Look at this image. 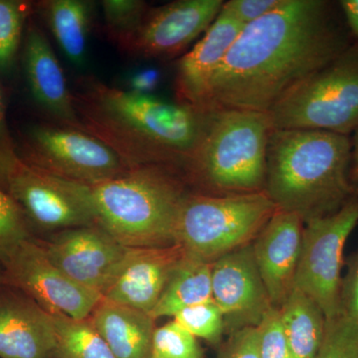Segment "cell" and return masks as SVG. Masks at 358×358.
Listing matches in <instances>:
<instances>
[{
	"instance_id": "6da1fadb",
	"label": "cell",
	"mask_w": 358,
	"mask_h": 358,
	"mask_svg": "<svg viewBox=\"0 0 358 358\" xmlns=\"http://www.w3.org/2000/svg\"><path fill=\"white\" fill-rule=\"evenodd\" d=\"M350 44L331 1L282 0L244 26L212 78L201 110L270 113Z\"/></svg>"
},
{
	"instance_id": "7a4b0ae2",
	"label": "cell",
	"mask_w": 358,
	"mask_h": 358,
	"mask_svg": "<svg viewBox=\"0 0 358 358\" xmlns=\"http://www.w3.org/2000/svg\"><path fill=\"white\" fill-rule=\"evenodd\" d=\"M73 103L84 131L112 148L131 169H183L208 124L210 112L147 94L80 80Z\"/></svg>"
},
{
	"instance_id": "3957f363",
	"label": "cell",
	"mask_w": 358,
	"mask_h": 358,
	"mask_svg": "<svg viewBox=\"0 0 358 358\" xmlns=\"http://www.w3.org/2000/svg\"><path fill=\"white\" fill-rule=\"evenodd\" d=\"M352 138L317 129H273L265 192L303 222L336 213L358 192L350 179Z\"/></svg>"
},
{
	"instance_id": "277c9868",
	"label": "cell",
	"mask_w": 358,
	"mask_h": 358,
	"mask_svg": "<svg viewBox=\"0 0 358 358\" xmlns=\"http://www.w3.org/2000/svg\"><path fill=\"white\" fill-rule=\"evenodd\" d=\"M176 169L145 166L94 185L65 181L94 224L129 248L176 244V219L186 195Z\"/></svg>"
},
{
	"instance_id": "5b68a950",
	"label": "cell",
	"mask_w": 358,
	"mask_h": 358,
	"mask_svg": "<svg viewBox=\"0 0 358 358\" xmlns=\"http://www.w3.org/2000/svg\"><path fill=\"white\" fill-rule=\"evenodd\" d=\"M272 131L268 113L213 110L201 140L183 169L195 180L218 192H265Z\"/></svg>"
},
{
	"instance_id": "8992f818",
	"label": "cell",
	"mask_w": 358,
	"mask_h": 358,
	"mask_svg": "<svg viewBox=\"0 0 358 358\" xmlns=\"http://www.w3.org/2000/svg\"><path fill=\"white\" fill-rule=\"evenodd\" d=\"M277 209L266 192L187 194L179 209L174 239L188 255L213 263L248 245Z\"/></svg>"
},
{
	"instance_id": "52a82bcc",
	"label": "cell",
	"mask_w": 358,
	"mask_h": 358,
	"mask_svg": "<svg viewBox=\"0 0 358 358\" xmlns=\"http://www.w3.org/2000/svg\"><path fill=\"white\" fill-rule=\"evenodd\" d=\"M273 129L350 136L358 128V41L289 92L270 113Z\"/></svg>"
},
{
	"instance_id": "ba28073f",
	"label": "cell",
	"mask_w": 358,
	"mask_h": 358,
	"mask_svg": "<svg viewBox=\"0 0 358 358\" xmlns=\"http://www.w3.org/2000/svg\"><path fill=\"white\" fill-rule=\"evenodd\" d=\"M294 289L319 305L327 320L341 312L343 249L358 223V193L336 213L306 221Z\"/></svg>"
},
{
	"instance_id": "9c48e42d",
	"label": "cell",
	"mask_w": 358,
	"mask_h": 358,
	"mask_svg": "<svg viewBox=\"0 0 358 358\" xmlns=\"http://www.w3.org/2000/svg\"><path fill=\"white\" fill-rule=\"evenodd\" d=\"M25 162L56 178L84 185H99L131 169L112 148L82 129L33 126L26 138Z\"/></svg>"
},
{
	"instance_id": "30bf717a",
	"label": "cell",
	"mask_w": 358,
	"mask_h": 358,
	"mask_svg": "<svg viewBox=\"0 0 358 358\" xmlns=\"http://www.w3.org/2000/svg\"><path fill=\"white\" fill-rule=\"evenodd\" d=\"M3 284L20 289L50 313L88 319L102 296L80 286L49 260L36 238L23 240L0 260Z\"/></svg>"
},
{
	"instance_id": "8fae6325",
	"label": "cell",
	"mask_w": 358,
	"mask_h": 358,
	"mask_svg": "<svg viewBox=\"0 0 358 358\" xmlns=\"http://www.w3.org/2000/svg\"><path fill=\"white\" fill-rule=\"evenodd\" d=\"M37 240L54 266L102 298L129 250L96 225L57 231L48 239Z\"/></svg>"
},
{
	"instance_id": "7c38bea8",
	"label": "cell",
	"mask_w": 358,
	"mask_h": 358,
	"mask_svg": "<svg viewBox=\"0 0 358 358\" xmlns=\"http://www.w3.org/2000/svg\"><path fill=\"white\" fill-rule=\"evenodd\" d=\"M223 4L222 0H178L150 8L121 49L143 58L176 57L206 32Z\"/></svg>"
},
{
	"instance_id": "4fadbf2b",
	"label": "cell",
	"mask_w": 358,
	"mask_h": 358,
	"mask_svg": "<svg viewBox=\"0 0 358 358\" xmlns=\"http://www.w3.org/2000/svg\"><path fill=\"white\" fill-rule=\"evenodd\" d=\"M20 207L28 222L57 231L95 225L83 203L63 179L21 159L0 186Z\"/></svg>"
},
{
	"instance_id": "5bb4252c",
	"label": "cell",
	"mask_w": 358,
	"mask_h": 358,
	"mask_svg": "<svg viewBox=\"0 0 358 358\" xmlns=\"http://www.w3.org/2000/svg\"><path fill=\"white\" fill-rule=\"evenodd\" d=\"M212 300L231 331L258 327L273 308L252 245L225 254L212 263Z\"/></svg>"
},
{
	"instance_id": "9a60e30c",
	"label": "cell",
	"mask_w": 358,
	"mask_h": 358,
	"mask_svg": "<svg viewBox=\"0 0 358 358\" xmlns=\"http://www.w3.org/2000/svg\"><path fill=\"white\" fill-rule=\"evenodd\" d=\"M185 255V249L176 243L129 248L102 299L150 315Z\"/></svg>"
},
{
	"instance_id": "2e32d148",
	"label": "cell",
	"mask_w": 358,
	"mask_h": 358,
	"mask_svg": "<svg viewBox=\"0 0 358 358\" xmlns=\"http://www.w3.org/2000/svg\"><path fill=\"white\" fill-rule=\"evenodd\" d=\"M303 223L298 214L277 209L252 245L257 267L274 308H281L293 291Z\"/></svg>"
},
{
	"instance_id": "e0dca14e",
	"label": "cell",
	"mask_w": 358,
	"mask_h": 358,
	"mask_svg": "<svg viewBox=\"0 0 358 358\" xmlns=\"http://www.w3.org/2000/svg\"><path fill=\"white\" fill-rule=\"evenodd\" d=\"M51 315L20 289L0 285V358H54Z\"/></svg>"
},
{
	"instance_id": "ac0fdd59",
	"label": "cell",
	"mask_w": 358,
	"mask_h": 358,
	"mask_svg": "<svg viewBox=\"0 0 358 358\" xmlns=\"http://www.w3.org/2000/svg\"><path fill=\"white\" fill-rule=\"evenodd\" d=\"M23 63L26 80L37 105L59 126L83 131L64 71L48 39L36 26H31L26 35Z\"/></svg>"
},
{
	"instance_id": "d6986e66",
	"label": "cell",
	"mask_w": 358,
	"mask_h": 358,
	"mask_svg": "<svg viewBox=\"0 0 358 358\" xmlns=\"http://www.w3.org/2000/svg\"><path fill=\"white\" fill-rule=\"evenodd\" d=\"M243 28L220 11L203 36L179 60L176 76L179 103L201 110L212 78Z\"/></svg>"
},
{
	"instance_id": "ffe728a7",
	"label": "cell",
	"mask_w": 358,
	"mask_h": 358,
	"mask_svg": "<svg viewBox=\"0 0 358 358\" xmlns=\"http://www.w3.org/2000/svg\"><path fill=\"white\" fill-rule=\"evenodd\" d=\"M89 319L115 358H152L155 320L148 313L102 299Z\"/></svg>"
},
{
	"instance_id": "44dd1931",
	"label": "cell",
	"mask_w": 358,
	"mask_h": 358,
	"mask_svg": "<svg viewBox=\"0 0 358 358\" xmlns=\"http://www.w3.org/2000/svg\"><path fill=\"white\" fill-rule=\"evenodd\" d=\"M211 270L212 263L185 253L150 317H174L183 308L212 300Z\"/></svg>"
},
{
	"instance_id": "7402d4cb",
	"label": "cell",
	"mask_w": 358,
	"mask_h": 358,
	"mask_svg": "<svg viewBox=\"0 0 358 358\" xmlns=\"http://www.w3.org/2000/svg\"><path fill=\"white\" fill-rule=\"evenodd\" d=\"M280 310L292 358H317L327 322L322 308L308 294L293 289Z\"/></svg>"
},
{
	"instance_id": "603a6c76",
	"label": "cell",
	"mask_w": 358,
	"mask_h": 358,
	"mask_svg": "<svg viewBox=\"0 0 358 358\" xmlns=\"http://www.w3.org/2000/svg\"><path fill=\"white\" fill-rule=\"evenodd\" d=\"M91 2L82 0H51L44 2V13L61 50L75 66L86 61L91 28Z\"/></svg>"
},
{
	"instance_id": "cb8c5ba5",
	"label": "cell",
	"mask_w": 358,
	"mask_h": 358,
	"mask_svg": "<svg viewBox=\"0 0 358 358\" xmlns=\"http://www.w3.org/2000/svg\"><path fill=\"white\" fill-rule=\"evenodd\" d=\"M55 331L54 358H115L88 319H73L62 313H49Z\"/></svg>"
},
{
	"instance_id": "d4e9b609",
	"label": "cell",
	"mask_w": 358,
	"mask_h": 358,
	"mask_svg": "<svg viewBox=\"0 0 358 358\" xmlns=\"http://www.w3.org/2000/svg\"><path fill=\"white\" fill-rule=\"evenodd\" d=\"M102 7L108 34L120 48L138 30L150 8L138 0H105Z\"/></svg>"
},
{
	"instance_id": "484cf974",
	"label": "cell",
	"mask_w": 358,
	"mask_h": 358,
	"mask_svg": "<svg viewBox=\"0 0 358 358\" xmlns=\"http://www.w3.org/2000/svg\"><path fill=\"white\" fill-rule=\"evenodd\" d=\"M317 358H358V319L341 310L327 320Z\"/></svg>"
},
{
	"instance_id": "4316f807",
	"label": "cell",
	"mask_w": 358,
	"mask_h": 358,
	"mask_svg": "<svg viewBox=\"0 0 358 358\" xmlns=\"http://www.w3.org/2000/svg\"><path fill=\"white\" fill-rule=\"evenodd\" d=\"M174 322L195 338L218 343L225 329L222 312L213 300L183 308L174 315Z\"/></svg>"
},
{
	"instance_id": "83f0119b",
	"label": "cell",
	"mask_w": 358,
	"mask_h": 358,
	"mask_svg": "<svg viewBox=\"0 0 358 358\" xmlns=\"http://www.w3.org/2000/svg\"><path fill=\"white\" fill-rule=\"evenodd\" d=\"M152 358H204L197 339L176 322L155 329Z\"/></svg>"
},
{
	"instance_id": "f1b7e54d",
	"label": "cell",
	"mask_w": 358,
	"mask_h": 358,
	"mask_svg": "<svg viewBox=\"0 0 358 358\" xmlns=\"http://www.w3.org/2000/svg\"><path fill=\"white\" fill-rule=\"evenodd\" d=\"M24 20L23 4L0 0V71L8 70L15 60Z\"/></svg>"
},
{
	"instance_id": "f546056e",
	"label": "cell",
	"mask_w": 358,
	"mask_h": 358,
	"mask_svg": "<svg viewBox=\"0 0 358 358\" xmlns=\"http://www.w3.org/2000/svg\"><path fill=\"white\" fill-rule=\"evenodd\" d=\"M29 226L20 207L0 188V260L15 245L33 237Z\"/></svg>"
},
{
	"instance_id": "4dcf8cb0",
	"label": "cell",
	"mask_w": 358,
	"mask_h": 358,
	"mask_svg": "<svg viewBox=\"0 0 358 358\" xmlns=\"http://www.w3.org/2000/svg\"><path fill=\"white\" fill-rule=\"evenodd\" d=\"M257 329L260 358H292L280 308H271Z\"/></svg>"
},
{
	"instance_id": "1f68e13d",
	"label": "cell",
	"mask_w": 358,
	"mask_h": 358,
	"mask_svg": "<svg viewBox=\"0 0 358 358\" xmlns=\"http://www.w3.org/2000/svg\"><path fill=\"white\" fill-rule=\"evenodd\" d=\"M282 2V0H229L224 2L221 10L246 26L267 15Z\"/></svg>"
},
{
	"instance_id": "d6a6232c",
	"label": "cell",
	"mask_w": 358,
	"mask_h": 358,
	"mask_svg": "<svg viewBox=\"0 0 358 358\" xmlns=\"http://www.w3.org/2000/svg\"><path fill=\"white\" fill-rule=\"evenodd\" d=\"M218 358H260L257 327H244L233 331Z\"/></svg>"
},
{
	"instance_id": "836d02e7",
	"label": "cell",
	"mask_w": 358,
	"mask_h": 358,
	"mask_svg": "<svg viewBox=\"0 0 358 358\" xmlns=\"http://www.w3.org/2000/svg\"><path fill=\"white\" fill-rule=\"evenodd\" d=\"M21 159L7 127L6 103L0 88V186Z\"/></svg>"
},
{
	"instance_id": "e575fe53",
	"label": "cell",
	"mask_w": 358,
	"mask_h": 358,
	"mask_svg": "<svg viewBox=\"0 0 358 358\" xmlns=\"http://www.w3.org/2000/svg\"><path fill=\"white\" fill-rule=\"evenodd\" d=\"M341 310L358 319V251L350 260L348 275L341 282Z\"/></svg>"
},
{
	"instance_id": "d590c367",
	"label": "cell",
	"mask_w": 358,
	"mask_h": 358,
	"mask_svg": "<svg viewBox=\"0 0 358 358\" xmlns=\"http://www.w3.org/2000/svg\"><path fill=\"white\" fill-rule=\"evenodd\" d=\"M159 75L157 71L148 69L134 73L129 79V91L147 94L154 90L159 83Z\"/></svg>"
},
{
	"instance_id": "8d00e7d4",
	"label": "cell",
	"mask_w": 358,
	"mask_h": 358,
	"mask_svg": "<svg viewBox=\"0 0 358 358\" xmlns=\"http://www.w3.org/2000/svg\"><path fill=\"white\" fill-rule=\"evenodd\" d=\"M348 30L358 41V0H341L338 2Z\"/></svg>"
},
{
	"instance_id": "74e56055",
	"label": "cell",
	"mask_w": 358,
	"mask_h": 358,
	"mask_svg": "<svg viewBox=\"0 0 358 358\" xmlns=\"http://www.w3.org/2000/svg\"><path fill=\"white\" fill-rule=\"evenodd\" d=\"M352 138V166H350V179L355 189L358 192V128L353 133Z\"/></svg>"
},
{
	"instance_id": "f35d334b",
	"label": "cell",
	"mask_w": 358,
	"mask_h": 358,
	"mask_svg": "<svg viewBox=\"0 0 358 358\" xmlns=\"http://www.w3.org/2000/svg\"><path fill=\"white\" fill-rule=\"evenodd\" d=\"M3 284V272H2L1 266H0V285Z\"/></svg>"
}]
</instances>
